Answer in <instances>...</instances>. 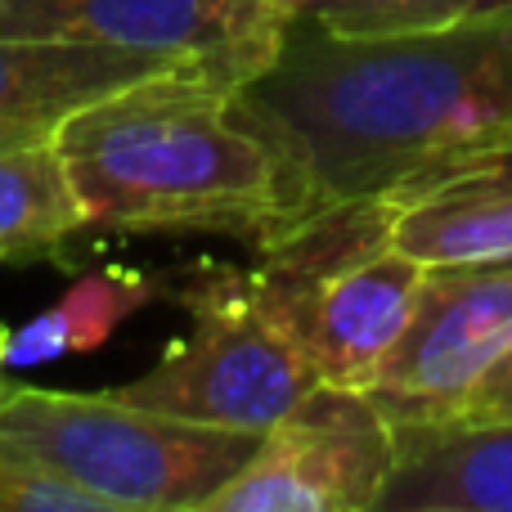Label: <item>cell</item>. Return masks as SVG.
I'll return each instance as SVG.
<instances>
[{"label":"cell","mask_w":512,"mask_h":512,"mask_svg":"<svg viewBox=\"0 0 512 512\" xmlns=\"http://www.w3.org/2000/svg\"><path fill=\"white\" fill-rule=\"evenodd\" d=\"M0 512H104V504L45 472L0 432Z\"/></svg>","instance_id":"cell-14"},{"label":"cell","mask_w":512,"mask_h":512,"mask_svg":"<svg viewBox=\"0 0 512 512\" xmlns=\"http://www.w3.org/2000/svg\"><path fill=\"white\" fill-rule=\"evenodd\" d=\"M81 230L86 212L54 144L0 153V265L45 256Z\"/></svg>","instance_id":"cell-12"},{"label":"cell","mask_w":512,"mask_h":512,"mask_svg":"<svg viewBox=\"0 0 512 512\" xmlns=\"http://www.w3.org/2000/svg\"><path fill=\"white\" fill-rule=\"evenodd\" d=\"M512 0H301V14L333 36H405L508 9Z\"/></svg>","instance_id":"cell-13"},{"label":"cell","mask_w":512,"mask_h":512,"mask_svg":"<svg viewBox=\"0 0 512 512\" xmlns=\"http://www.w3.org/2000/svg\"><path fill=\"white\" fill-rule=\"evenodd\" d=\"M86 230L221 234L265 252L283 225V176L234 95L185 68L72 113L54 135Z\"/></svg>","instance_id":"cell-2"},{"label":"cell","mask_w":512,"mask_h":512,"mask_svg":"<svg viewBox=\"0 0 512 512\" xmlns=\"http://www.w3.org/2000/svg\"><path fill=\"white\" fill-rule=\"evenodd\" d=\"M512 342V261L432 265L369 396L391 423L454 418Z\"/></svg>","instance_id":"cell-7"},{"label":"cell","mask_w":512,"mask_h":512,"mask_svg":"<svg viewBox=\"0 0 512 512\" xmlns=\"http://www.w3.org/2000/svg\"><path fill=\"white\" fill-rule=\"evenodd\" d=\"M364 207L391 248L423 265L512 261V149L427 167Z\"/></svg>","instance_id":"cell-8"},{"label":"cell","mask_w":512,"mask_h":512,"mask_svg":"<svg viewBox=\"0 0 512 512\" xmlns=\"http://www.w3.org/2000/svg\"><path fill=\"white\" fill-rule=\"evenodd\" d=\"M162 292V279L126 265L81 274L50 310L18 324H0V373L41 369V364L90 355L117 333L131 315L153 306Z\"/></svg>","instance_id":"cell-11"},{"label":"cell","mask_w":512,"mask_h":512,"mask_svg":"<svg viewBox=\"0 0 512 512\" xmlns=\"http://www.w3.org/2000/svg\"><path fill=\"white\" fill-rule=\"evenodd\" d=\"M297 14L292 0H0V36L162 54L234 95L279 59Z\"/></svg>","instance_id":"cell-5"},{"label":"cell","mask_w":512,"mask_h":512,"mask_svg":"<svg viewBox=\"0 0 512 512\" xmlns=\"http://www.w3.org/2000/svg\"><path fill=\"white\" fill-rule=\"evenodd\" d=\"M234 108L279 162L283 243L427 167L512 149V5L405 36H333L297 14Z\"/></svg>","instance_id":"cell-1"},{"label":"cell","mask_w":512,"mask_h":512,"mask_svg":"<svg viewBox=\"0 0 512 512\" xmlns=\"http://www.w3.org/2000/svg\"><path fill=\"white\" fill-rule=\"evenodd\" d=\"M176 301L189 333L153 369L113 387V396L203 427L265 436L319 387L306 351L270 310L256 270L198 265Z\"/></svg>","instance_id":"cell-4"},{"label":"cell","mask_w":512,"mask_h":512,"mask_svg":"<svg viewBox=\"0 0 512 512\" xmlns=\"http://www.w3.org/2000/svg\"><path fill=\"white\" fill-rule=\"evenodd\" d=\"M0 432L104 512H207L261 436L203 427L113 391H45L0 373Z\"/></svg>","instance_id":"cell-3"},{"label":"cell","mask_w":512,"mask_h":512,"mask_svg":"<svg viewBox=\"0 0 512 512\" xmlns=\"http://www.w3.org/2000/svg\"><path fill=\"white\" fill-rule=\"evenodd\" d=\"M396 468V423L369 391L315 387L261 436L207 512H373Z\"/></svg>","instance_id":"cell-6"},{"label":"cell","mask_w":512,"mask_h":512,"mask_svg":"<svg viewBox=\"0 0 512 512\" xmlns=\"http://www.w3.org/2000/svg\"><path fill=\"white\" fill-rule=\"evenodd\" d=\"M504 414H512V342L486 369V378L468 391V400H463V409L454 418H504Z\"/></svg>","instance_id":"cell-15"},{"label":"cell","mask_w":512,"mask_h":512,"mask_svg":"<svg viewBox=\"0 0 512 512\" xmlns=\"http://www.w3.org/2000/svg\"><path fill=\"white\" fill-rule=\"evenodd\" d=\"M373 512H512V414L396 423V468Z\"/></svg>","instance_id":"cell-10"},{"label":"cell","mask_w":512,"mask_h":512,"mask_svg":"<svg viewBox=\"0 0 512 512\" xmlns=\"http://www.w3.org/2000/svg\"><path fill=\"white\" fill-rule=\"evenodd\" d=\"M292 5H297V9H301V0H292Z\"/></svg>","instance_id":"cell-16"},{"label":"cell","mask_w":512,"mask_h":512,"mask_svg":"<svg viewBox=\"0 0 512 512\" xmlns=\"http://www.w3.org/2000/svg\"><path fill=\"white\" fill-rule=\"evenodd\" d=\"M162 54L86 41H18L0 36V153L54 144L59 126L113 90L171 72ZM189 72V68H185Z\"/></svg>","instance_id":"cell-9"}]
</instances>
